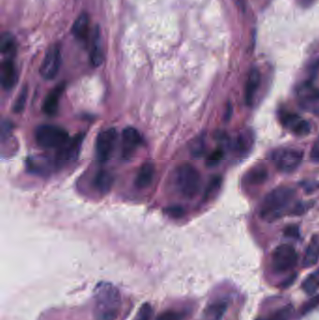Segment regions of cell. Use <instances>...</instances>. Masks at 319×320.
<instances>
[{
  "instance_id": "cell-11",
  "label": "cell",
  "mask_w": 319,
  "mask_h": 320,
  "mask_svg": "<svg viewBox=\"0 0 319 320\" xmlns=\"http://www.w3.org/2000/svg\"><path fill=\"white\" fill-rule=\"evenodd\" d=\"M280 122L284 128L299 137H305L311 132L310 124L303 118L290 111H282L279 114Z\"/></svg>"
},
{
  "instance_id": "cell-32",
  "label": "cell",
  "mask_w": 319,
  "mask_h": 320,
  "mask_svg": "<svg viewBox=\"0 0 319 320\" xmlns=\"http://www.w3.org/2000/svg\"><path fill=\"white\" fill-rule=\"evenodd\" d=\"M182 314L174 312V311H167L165 313H162L156 320H181Z\"/></svg>"
},
{
  "instance_id": "cell-34",
  "label": "cell",
  "mask_w": 319,
  "mask_h": 320,
  "mask_svg": "<svg viewBox=\"0 0 319 320\" xmlns=\"http://www.w3.org/2000/svg\"><path fill=\"white\" fill-rule=\"evenodd\" d=\"M319 303V296L311 299L307 303H305L303 305L302 310V314H307L310 311H312L313 308H315V306Z\"/></svg>"
},
{
  "instance_id": "cell-36",
  "label": "cell",
  "mask_w": 319,
  "mask_h": 320,
  "mask_svg": "<svg viewBox=\"0 0 319 320\" xmlns=\"http://www.w3.org/2000/svg\"><path fill=\"white\" fill-rule=\"evenodd\" d=\"M295 276H296L295 274H294V275H292V277H291V278H290V280H286V281L284 282V287H288L289 285H291V284L293 283V281H294V279H295Z\"/></svg>"
},
{
  "instance_id": "cell-37",
  "label": "cell",
  "mask_w": 319,
  "mask_h": 320,
  "mask_svg": "<svg viewBox=\"0 0 319 320\" xmlns=\"http://www.w3.org/2000/svg\"><path fill=\"white\" fill-rule=\"evenodd\" d=\"M315 113H316V115H317V117H319V107L318 108H317V109H316V111H315Z\"/></svg>"
},
{
  "instance_id": "cell-29",
  "label": "cell",
  "mask_w": 319,
  "mask_h": 320,
  "mask_svg": "<svg viewBox=\"0 0 319 320\" xmlns=\"http://www.w3.org/2000/svg\"><path fill=\"white\" fill-rule=\"evenodd\" d=\"M223 157H224V151L221 148L215 149L214 151L212 152L208 156L205 164H206L208 168H213V167L217 166L222 161Z\"/></svg>"
},
{
  "instance_id": "cell-3",
  "label": "cell",
  "mask_w": 319,
  "mask_h": 320,
  "mask_svg": "<svg viewBox=\"0 0 319 320\" xmlns=\"http://www.w3.org/2000/svg\"><path fill=\"white\" fill-rule=\"evenodd\" d=\"M175 185L183 197L194 198L201 190V173L193 165L182 164L175 171Z\"/></svg>"
},
{
  "instance_id": "cell-21",
  "label": "cell",
  "mask_w": 319,
  "mask_h": 320,
  "mask_svg": "<svg viewBox=\"0 0 319 320\" xmlns=\"http://www.w3.org/2000/svg\"><path fill=\"white\" fill-rule=\"evenodd\" d=\"M112 184H113V177L109 171L101 170L95 175L94 186L99 192L107 194L111 190Z\"/></svg>"
},
{
  "instance_id": "cell-4",
  "label": "cell",
  "mask_w": 319,
  "mask_h": 320,
  "mask_svg": "<svg viewBox=\"0 0 319 320\" xmlns=\"http://www.w3.org/2000/svg\"><path fill=\"white\" fill-rule=\"evenodd\" d=\"M66 129L54 125H41L35 130V140L38 146L45 149H59L70 140Z\"/></svg>"
},
{
  "instance_id": "cell-30",
  "label": "cell",
  "mask_w": 319,
  "mask_h": 320,
  "mask_svg": "<svg viewBox=\"0 0 319 320\" xmlns=\"http://www.w3.org/2000/svg\"><path fill=\"white\" fill-rule=\"evenodd\" d=\"M152 307L150 304L145 303L142 306V308L139 312L137 320H151L152 317Z\"/></svg>"
},
{
  "instance_id": "cell-8",
  "label": "cell",
  "mask_w": 319,
  "mask_h": 320,
  "mask_svg": "<svg viewBox=\"0 0 319 320\" xmlns=\"http://www.w3.org/2000/svg\"><path fill=\"white\" fill-rule=\"evenodd\" d=\"M83 134H79L57 149L54 157V164L57 168L65 167L77 159L83 146Z\"/></svg>"
},
{
  "instance_id": "cell-14",
  "label": "cell",
  "mask_w": 319,
  "mask_h": 320,
  "mask_svg": "<svg viewBox=\"0 0 319 320\" xmlns=\"http://www.w3.org/2000/svg\"><path fill=\"white\" fill-rule=\"evenodd\" d=\"M64 91V85H58L48 94L42 104V111L49 117L54 115L59 108L61 95Z\"/></svg>"
},
{
  "instance_id": "cell-26",
  "label": "cell",
  "mask_w": 319,
  "mask_h": 320,
  "mask_svg": "<svg viewBox=\"0 0 319 320\" xmlns=\"http://www.w3.org/2000/svg\"><path fill=\"white\" fill-rule=\"evenodd\" d=\"M293 313H294L293 307L291 305H285L284 307L279 309L264 320H290L292 317Z\"/></svg>"
},
{
  "instance_id": "cell-31",
  "label": "cell",
  "mask_w": 319,
  "mask_h": 320,
  "mask_svg": "<svg viewBox=\"0 0 319 320\" xmlns=\"http://www.w3.org/2000/svg\"><path fill=\"white\" fill-rule=\"evenodd\" d=\"M205 149V141L204 138H199L196 140L194 146H192V153L195 156H201Z\"/></svg>"
},
{
  "instance_id": "cell-19",
  "label": "cell",
  "mask_w": 319,
  "mask_h": 320,
  "mask_svg": "<svg viewBox=\"0 0 319 320\" xmlns=\"http://www.w3.org/2000/svg\"><path fill=\"white\" fill-rule=\"evenodd\" d=\"M103 52H102V46H101V38L100 30H95V35L92 41V48L90 52V61L91 64L94 67H100L103 62Z\"/></svg>"
},
{
  "instance_id": "cell-23",
  "label": "cell",
  "mask_w": 319,
  "mask_h": 320,
  "mask_svg": "<svg viewBox=\"0 0 319 320\" xmlns=\"http://www.w3.org/2000/svg\"><path fill=\"white\" fill-rule=\"evenodd\" d=\"M228 308L226 302H217L209 306L206 311V320H221Z\"/></svg>"
},
{
  "instance_id": "cell-17",
  "label": "cell",
  "mask_w": 319,
  "mask_h": 320,
  "mask_svg": "<svg viewBox=\"0 0 319 320\" xmlns=\"http://www.w3.org/2000/svg\"><path fill=\"white\" fill-rule=\"evenodd\" d=\"M319 258V236L315 235L313 236L310 244L308 245L307 249L305 252V255L303 257L302 266L304 268H310L313 267V265L316 264V262Z\"/></svg>"
},
{
  "instance_id": "cell-25",
  "label": "cell",
  "mask_w": 319,
  "mask_h": 320,
  "mask_svg": "<svg viewBox=\"0 0 319 320\" xmlns=\"http://www.w3.org/2000/svg\"><path fill=\"white\" fill-rule=\"evenodd\" d=\"M222 185V178L220 176H213V178L210 180L208 184L206 190L204 193V198L208 200L213 198L217 193L219 192V189Z\"/></svg>"
},
{
  "instance_id": "cell-16",
  "label": "cell",
  "mask_w": 319,
  "mask_h": 320,
  "mask_svg": "<svg viewBox=\"0 0 319 320\" xmlns=\"http://www.w3.org/2000/svg\"><path fill=\"white\" fill-rule=\"evenodd\" d=\"M297 97L303 104H311L319 101V88L312 82H304L297 89Z\"/></svg>"
},
{
  "instance_id": "cell-20",
  "label": "cell",
  "mask_w": 319,
  "mask_h": 320,
  "mask_svg": "<svg viewBox=\"0 0 319 320\" xmlns=\"http://www.w3.org/2000/svg\"><path fill=\"white\" fill-rule=\"evenodd\" d=\"M254 144V136L251 130H242L237 137L234 148L240 154L248 153Z\"/></svg>"
},
{
  "instance_id": "cell-22",
  "label": "cell",
  "mask_w": 319,
  "mask_h": 320,
  "mask_svg": "<svg viewBox=\"0 0 319 320\" xmlns=\"http://www.w3.org/2000/svg\"><path fill=\"white\" fill-rule=\"evenodd\" d=\"M89 16L86 13H82L75 20L72 26V34L78 40H84L88 34Z\"/></svg>"
},
{
  "instance_id": "cell-7",
  "label": "cell",
  "mask_w": 319,
  "mask_h": 320,
  "mask_svg": "<svg viewBox=\"0 0 319 320\" xmlns=\"http://www.w3.org/2000/svg\"><path fill=\"white\" fill-rule=\"evenodd\" d=\"M298 258V253L292 245H279L272 254V267L277 273H285L295 267Z\"/></svg>"
},
{
  "instance_id": "cell-28",
  "label": "cell",
  "mask_w": 319,
  "mask_h": 320,
  "mask_svg": "<svg viewBox=\"0 0 319 320\" xmlns=\"http://www.w3.org/2000/svg\"><path fill=\"white\" fill-rule=\"evenodd\" d=\"M1 52L3 53H11L15 50L14 37L10 33H5L1 37Z\"/></svg>"
},
{
  "instance_id": "cell-6",
  "label": "cell",
  "mask_w": 319,
  "mask_h": 320,
  "mask_svg": "<svg viewBox=\"0 0 319 320\" xmlns=\"http://www.w3.org/2000/svg\"><path fill=\"white\" fill-rule=\"evenodd\" d=\"M118 134L114 128L101 130L95 139V156L98 161L105 164L111 159L117 143Z\"/></svg>"
},
{
  "instance_id": "cell-1",
  "label": "cell",
  "mask_w": 319,
  "mask_h": 320,
  "mask_svg": "<svg viewBox=\"0 0 319 320\" xmlns=\"http://www.w3.org/2000/svg\"><path fill=\"white\" fill-rule=\"evenodd\" d=\"M122 300L120 291L112 284L101 283L97 286L94 297L95 320H115L118 317Z\"/></svg>"
},
{
  "instance_id": "cell-9",
  "label": "cell",
  "mask_w": 319,
  "mask_h": 320,
  "mask_svg": "<svg viewBox=\"0 0 319 320\" xmlns=\"http://www.w3.org/2000/svg\"><path fill=\"white\" fill-rule=\"evenodd\" d=\"M142 135L133 127L124 128L121 134V157L124 160H130L142 146Z\"/></svg>"
},
{
  "instance_id": "cell-24",
  "label": "cell",
  "mask_w": 319,
  "mask_h": 320,
  "mask_svg": "<svg viewBox=\"0 0 319 320\" xmlns=\"http://www.w3.org/2000/svg\"><path fill=\"white\" fill-rule=\"evenodd\" d=\"M302 288L308 295H313L319 289V270L309 274L302 282Z\"/></svg>"
},
{
  "instance_id": "cell-33",
  "label": "cell",
  "mask_w": 319,
  "mask_h": 320,
  "mask_svg": "<svg viewBox=\"0 0 319 320\" xmlns=\"http://www.w3.org/2000/svg\"><path fill=\"white\" fill-rule=\"evenodd\" d=\"M284 236L289 238L298 239L300 237V229L296 225H290L284 228Z\"/></svg>"
},
{
  "instance_id": "cell-2",
  "label": "cell",
  "mask_w": 319,
  "mask_h": 320,
  "mask_svg": "<svg viewBox=\"0 0 319 320\" xmlns=\"http://www.w3.org/2000/svg\"><path fill=\"white\" fill-rule=\"evenodd\" d=\"M295 190L289 186L274 188L263 199L260 207V216L267 221H274L284 215L293 203Z\"/></svg>"
},
{
  "instance_id": "cell-10",
  "label": "cell",
  "mask_w": 319,
  "mask_h": 320,
  "mask_svg": "<svg viewBox=\"0 0 319 320\" xmlns=\"http://www.w3.org/2000/svg\"><path fill=\"white\" fill-rule=\"evenodd\" d=\"M61 67V51L58 45H53L48 50L44 59L42 60L40 73L45 80H53Z\"/></svg>"
},
{
  "instance_id": "cell-12",
  "label": "cell",
  "mask_w": 319,
  "mask_h": 320,
  "mask_svg": "<svg viewBox=\"0 0 319 320\" xmlns=\"http://www.w3.org/2000/svg\"><path fill=\"white\" fill-rule=\"evenodd\" d=\"M0 80L3 88L6 90L12 89L18 81V73L16 66L12 59H7L1 64L0 69Z\"/></svg>"
},
{
  "instance_id": "cell-18",
  "label": "cell",
  "mask_w": 319,
  "mask_h": 320,
  "mask_svg": "<svg viewBox=\"0 0 319 320\" xmlns=\"http://www.w3.org/2000/svg\"><path fill=\"white\" fill-rule=\"evenodd\" d=\"M268 170L263 166H257L249 170L244 176V183L249 186H260L268 179Z\"/></svg>"
},
{
  "instance_id": "cell-27",
  "label": "cell",
  "mask_w": 319,
  "mask_h": 320,
  "mask_svg": "<svg viewBox=\"0 0 319 320\" xmlns=\"http://www.w3.org/2000/svg\"><path fill=\"white\" fill-rule=\"evenodd\" d=\"M26 100H27V88H24L21 89L20 93L17 96V98L14 101V104L12 107V110L15 113H21L22 111H24V107L26 104Z\"/></svg>"
},
{
  "instance_id": "cell-5",
  "label": "cell",
  "mask_w": 319,
  "mask_h": 320,
  "mask_svg": "<svg viewBox=\"0 0 319 320\" xmlns=\"http://www.w3.org/2000/svg\"><path fill=\"white\" fill-rule=\"evenodd\" d=\"M303 160V152L290 147L278 148L272 152V161L283 173H290L298 169Z\"/></svg>"
},
{
  "instance_id": "cell-13",
  "label": "cell",
  "mask_w": 319,
  "mask_h": 320,
  "mask_svg": "<svg viewBox=\"0 0 319 320\" xmlns=\"http://www.w3.org/2000/svg\"><path fill=\"white\" fill-rule=\"evenodd\" d=\"M261 82V75L258 69H252L249 71L247 80L244 88V100L247 106H252L254 103V97Z\"/></svg>"
},
{
  "instance_id": "cell-15",
  "label": "cell",
  "mask_w": 319,
  "mask_h": 320,
  "mask_svg": "<svg viewBox=\"0 0 319 320\" xmlns=\"http://www.w3.org/2000/svg\"><path fill=\"white\" fill-rule=\"evenodd\" d=\"M155 175V167L152 162L142 164L137 172L135 186L140 189L147 188L152 185Z\"/></svg>"
},
{
  "instance_id": "cell-35",
  "label": "cell",
  "mask_w": 319,
  "mask_h": 320,
  "mask_svg": "<svg viewBox=\"0 0 319 320\" xmlns=\"http://www.w3.org/2000/svg\"><path fill=\"white\" fill-rule=\"evenodd\" d=\"M310 158L313 162H319V140L315 141L310 153Z\"/></svg>"
}]
</instances>
